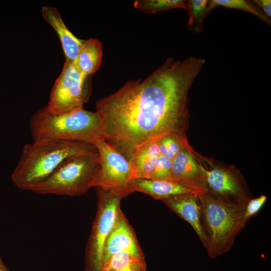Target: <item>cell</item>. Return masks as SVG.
Returning a JSON list of instances; mask_svg holds the SVG:
<instances>
[{
	"label": "cell",
	"mask_w": 271,
	"mask_h": 271,
	"mask_svg": "<svg viewBox=\"0 0 271 271\" xmlns=\"http://www.w3.org/2000/svg\"><path fill=\"white\" fill-rule=\"evenodd\" d=\"M206 63L202 58L169 57L143 80L126 82L98 100L103 139L129 161L139 145L169 132L186 136L189 92Z\"/></svg>",
	"instance_id": "cell-1"
},
{
	"label": "cell",
	"mask_w": 271,
	"mask_h": 271,
	"mask_svg": "<svg viewBox=\"0 0 271 271\" xmlns=\"http://www.w3.org/2000/svg\"><path fill=\"white\" fill-rule=\"evenodd\" d=\"M96 152L94 144L90 143L53 140L33 141L24 147L12 179L19 189L31 191L67 159Z\"/></svg>",
	"instance_id": "cell-2"
},
{
	"label": "cell",
	"mask_w": 271,
	"mask_h": 271,
	"mask_svg": "<svg viewBox=\"0 0 271 271\" xmlns=\"http://www.w3.org/2000/svg\"><path fill=\"white\" fill-rule=\"evenodd\" d=\"M30 128L33 141L53 140L94 144L103 139L100 114L83 108L57 114L51 113L46 106L33 115Z\"/></svg>",
	"instance_id": "cell-3"
},
{
	"label": "cell",
	"mask_w": 271,
	"mask_h": 271,
	"mask_svg": "<svg viewBox=\"0 0 271 271\" xmlns=\"http://www.w3.org/2000/svg\"><path fill=\"white\" fill-rule=\"evenodd\" d=\"M201 224L206 239L209 257L215 258L228 251L247 223L246 204L215 198L207 193L200 196Z\"/></svg>",
	"instance_id": "cell-4"
},
{
	"label": "cell",
	"mask_w": 271,
	"mask_h": 271,
	"mask_svg": "<svg viewBox=\"0 0 271 271\" xmlns=\"http://www.w3.org/2000/svg\"><path fill=\"white\" fill-rule=\"evenodd\" d=\"M101 166L98 152L71 157L31 191L41 194L80 196L96 187Z\"/></svg>",
	"instance_id": "cell-5"
},
{
	"label": "cell",
	"mask_w": 271,
	"mask_h": 271,
	"mask_svg": "<svg viewBox=\"0 0 271 271\" xmlns=\"http://www.w3.org/2000/svg\"><path fill=\"white\" fill-rule=\"evenodd\" d=\"M97 206L86 247L85 271H101V260L105 240L121 209L123 198L114 191L96 187Z\"/></svg>",
	"instance_id": "cell-6"
},
{
	"label": "cell",
	"mask_w": 271,
	"mask_h": 271,
	"mask_svg": "<svg viewBox=\"0 0 271 271\" xmlns=\"http://www.w3.org/2000/svg\"><path fill=\"white\" fill-rule=\"evenodd\" d=\"M88 76L83 74L75 62L66 59L62 72L52 88L46 106L53 114H62L83 108L90 95Z\"/></svg>",
	"instance_id": "cell-7"
},
{
	"label": "cell",
	"mask_w": 271,
	"mask_h": 271,
	"mask_svg": "<svg viewBox=\"0 0 271 271\" xmlns=\"http://www.w3.org/2000/svg\"><path fill=\"white\" fill-rule=\"evenodd\" d=\"M94 144L101 166L97 187L112 190L123 198L132 193L129 184L133 179V169L129 161L103 139Z\"/></svg>",
	"instance_id": "cell-8"
},
{
	"label": "cell",
	"mask_w": 271,
	"mask_h": 271,
	"mask_svg": "<svg viewBox=\"0 0 271 271\" xmlns=\"http://www.w3.org/2000/svg\"><path fill=\"white\" fill-rule=\"evenodd\" d=\"M204 175L207 193L220 199L247 204L251 196L241 174L233 169L199 163Z\"/></svg>",
	"instance_id": "cell-9"
},
{
	"label": "cell",
	"mask_w": 271,
	"mask_h": 271,
	"mask_svg": "<svg viewBox=\"0 0 271 271\" xmlns=\"http://www.w3.org/2000/svg\"><path fill=\"white\" fill-rule=\"evenodd\" d=\"M172 180L202 195L207 192L205 178L193 149L187 142L172 161Z\"/></svg>",
	"instance_id": "cell-10"
},
{
	"label": "cell",
	"mask_w": 271,
	"mask_h": 271,
	"mask_svg": "<svg viewBox=\"0 0 271 271\" xmlns=\"http://www.w3.org/2000/svg\"><path fill=\"white\" fill-rule=\"evenodd\" d=\"M124 251L140 255L144 254L133 228L120 209L104 243L101 271L104 264L112 255Z\"/></svg>",
	"instance_id": "cell-11"
},
{
	"label": "cell",
	"mask_w": 271,
	"mask_h": 271,
	"mask_svg": "<svg viewBox=\"0 0 271 271\" xmlns=\"http://www.w3.org/2000/svg\"><path fill=\"white\" fill-rule=\"evenodd\" d=\"M200 196L193 194L179 195L166 198L162 201L171 210L191 225L205 247L206 239L200 221Z\"/></svg>",
	"instance_id": "cell-12"
},
{
	"label": "cell",
	"mask_w": 271,
	"mask_h": 271,
	"mask_svg": "<svg viewBox=\"0 0 271 271\" xmlns=\"http://www.w3.org/2000/svg\"><path fill=\"white\" fill-rule=\"evenodd\" d=\"M129 187L132 192H143L162 201L170 197L182 194L201 195L172 180L136 178L131 181Z\"/></svg>",
	"instance_id": "cell-13"
},
{
	"label": "cell",
	"mask_w": 271,
	"mask_h": 271,
	"mask_svg": "<svg viewBox=\"0 0 271 271\" xmlns=\"http://www.w3.org/2000/svg\"><path fill=\"white\" fill-rule=\"evenodd\" d=\"M42 16L55 30L61 41L66 59L75 62L85 40L74 36L64 23L58 11L55 8L44 6Z\"/></svg>",
	"instance_id": "cell-14"
},
{
	"label": "cell",
	"mask_w": 271,
	"mask_h": 271,
	"mask_svg": "<svg viewBox=\"0 0 271 271\" xmlns=\"http://www.w3.org/2000/svg\"><path fill=\"white\" fill-rule=\"evenodd\" d=\"M158 139H150L144 142L132 153L129 162L133 169V179L150 178L161 155Z\"/></svg>",
	"instance_id": "cell-15"
},
{
	"label": "cell",
	"mask_w": 271,
	"mask_h": 271,
	"mask_svg": "<svg viewBox=\"0 0 271 271\" xmlns=\"http://www.w3.org/2000/svg\"><path fill=\"white\" fill-rule=\"evenodd\" d=\"M102 46L95 38L84 40L75 61L81 72L89 76L96 72L102 62Z\"/></svg>",
	"instance_id": "cell-16"
},
{
	"label": "cell",
	"mask_w": 271,
	"mask_h": 271,
	"mask_svg": "<svg viewBox=\"0 0 271 271\" xmlns=\"http://www.w3.org/2000/svg\"><path fill=\"white\" fill-rule=\"evenodd\" d=\"M144 254L121 251L112 255L103 265L102 271H146Z\"/></svg>",
	"instance_id": "cell-17"
},
{
	"label": "cell",
	"mask_w": 271,
	"mask_h": 271,
	"mask_svg": "<svg viewBox=\"0 0 271 271\" xmlns=\"http://www.w3.org/2000/svg\"><path fill=\"white\" fill-rule=\"evenodd\" d=\"M208 0L187 1L186 11L188 14V21L186 27L188 31L200 33L204 25L205 18L209 14Z\"/></svg>",
	"instance_id": "cell-18"
},
{
	"label": "cell",
	"mask_w": 271,
	"mask_h": 271,
	"mask_svg": "<svg viewBox=\"0 0 271 271\" xmlns=\"http://www.w3.org/2000/svg\"><path fill=\"white\" fill-rule=\"evenodd\" d=\"M217 7L238 10L251 14L260 20L271 25L270 18L263 14L251 1L246 0H210L209 1L208 10L210 13Z\"/></svg>",
	"instance_id": "cell-19"
},
{
	"label": "cell",
	"mask_w": 271,
	"mask_h": 271,
	"mask_svg": "<svg viewBox=\"0 0 271 271\" xmlns=\"http://www.w3.org/2000/svg\"><path fill=\"white\" fill-rule=\"evenodd\" d=\"M187 1L185 0H137L133 6L148 14L163 12L177 8L187 9Z\"/></svg>",
	"instance_id": "cell-20"
},
{
	"label": "cell",
	"mask_w": 271,
	"mask_h": 271,
	"mask_svg": "<svg viewBox=\"0 0 271 271\" xmlns=\"http://www.w3.org/2000/svg\"><path fill=\"white\" fill-rule=\"evenodd\" d=\"M158 142L160 154L173 161L188 140L186 136L169 132L159 137Z\"/></svg>",
	"instance_id": "cell-21"
},
{
	"label": "cell",
	"mask_w": 271,
	"mask_h": 271,
	"mask_svg": "<svg viewBox=\"0 0 271 271\" xmlns=\"http://www.w3.org/2000/svg\"><path fill=\"white\" fill-rule=\"evenodd\" d=\"M172 161L160 155L158 158L150 179L172 180Z\"/></svg>",
	"instance_id": "cell-22"
},
{
	"label": "cell",
	"mask_w": 271,
	"mask_h": 271,
	"mask_svg": "<svg viewBox=\"0 0 271 271\" xmlns=\"http://www.w3.org/2000/svg\"><path fill=\"white\" fill-rule=\"evenodd\" d=\"M267 197L261 195L258 197L251 198L247 202L245 207V217L247 221L256 214L262 208L266 200Z\"/></svg>",
	"instance_id": "cell-23"
},
{
	"label": "cell",
	"mask_w": 271,
	"mask_h": 271,
	"mask_svg": "<svg viewBox=\"0 0 271 271\" xmlns=\"http://www.w3.org/2000/svg\"><path fill=\"white\" fill-rule=\"evenodd\" d=\"M251 2L269 18L271 17L270 0H253Z\"/></svg>",
	"instance_id": "cell-24"
},
{
	"label": "cell",
	"mask_w": 271,
	"mask_h": 271,
	"mask_svg": "<svg viewBox=\"0 0 271 271\" xmlns=\"http://www.w3.org/2000/svg\"><path fill=\"white\" fill-rule=\"evenodd\" d=\"M0 268L4 269L6 270H9V269L5 266V264L3 263L2 259L0 258Z\"/></svg>",
	"instance_id": "cell-25"
},
{
	"label": "cell",
	"mask_w": 271,
	"mask_h": 271,
	"mask_svg": "<svg viewBox=\"0 0 271 271\" xmlns=\"http://www.w3.org/2000/svg\"><path fill=\"white\" fill-rule=\"evenodd\" d=\"M0 271H9V270H5L4 269L0 268Z\"/></svg>",
	"instance_id": "cell-26"
}]
</instances>
